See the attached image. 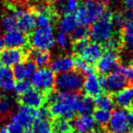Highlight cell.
Returning <instances> with one entry per match:
<instances>
[{"label": "cell", "instance_id": "1", "mask_svg": "<svg viewBox=\"0 0 133 133\" xmlns=\"http://www.w3.org/2000/svg\"><path fill=\"white\" fill-rule=\"evenodd\" d=\"M46 100L49 102L48 110L55 118L73 119L78 110L80 96L75 92H48Z\"/></svg>", "mask_w": 133, "mask_h": 133}, {"label": "cell", "instance_id": "2", "mask_svg": "<svg viewBox=\"0 0 133 133\" xmlns=\"http://www.w3.org/2000/svg\"><path fill=\"white\" fill-rule=\"evenodd\" d=\"M107 9V5L100 0H86L80 3L75 16L80 25L89 26L100 20Z\"/></svg>", "mask_w": 133, "mask_h": 133}, {"label": "cell", "instance_id": "3", "mask_svg": "<svg viewBox=\"0 0 133 133\" xmlns=\"http://www.w3.org/2000/svg\"><path fill=\"white\" fill-rule=\"evenodd\" d=\"M113 13L106 9L100 20L95 22L89 27V38L93 42L104 44L114 35V25L112 24Z\"/></svg>", "mask_w": 133, "mask_h": 133}, {"label": "cell", "instance_id": "4", "mask_svg": "<svg viewBox=\"0 0 133 133\" xmlns=\"http://www.w3.org/2000/svg\"><path fill=\"white\" fill-rule=\"evenodd\" d=\"M28 38L29 44L34 49L49 51L55 44L53 25L37 26L29 34Z\"/></svg>", "mask_w": 133, "mask_h": 133}, {"label": "cell", "instance_id": "5", "mask_svg": "<svg viewBox=\"0 0 133 133\" xmlns=\"http://www.w3.org/2000/svg\"><path fill=\"white\" fill-rule=\"evenodd\" d=\"M84 78L79 72L70 71L64 74H57L55 80V86L57 91L60 92H75L82 89Z\"/></svg>", "mask_w": 133, "mask_h": 133}, {"label": "cell", "instance_id": "6", "mask_svg": "<svg viewBox=\"0 0 133 133\" xmlns=\"http://www.w3.org/2000/svg\"><path fill=\"white\" fill-rule=\"evenodd\" d=\"M56 76L54 72L47 67L37 69L30 78V84L33 89L41 91L42 93H48L55 86Z\"/></svg>", "mask_w": 133, "mask_h": 133}, {"label": "cell", "instance_id": "7", "mask_svg": "<svg viewBox=\"0 0 133 133\" xmlns=\"http://www.w3.org/2000/svg\"><path fill=\"white\" fill-rule=\"evenodd\" d=\"M8 9L15 13L16 17V29L24 32L26 34H30L37 27V19L36 15L31 8L19 9L13 5H8Z\"/></svg>", "mask_w": 133, "mask_h": 133}, {"label": "cell", "instance_id": "8", "mask_svg": "<svg viewBox=\"0 0 133 133\" xmlns=\"http://www.w3.org/2000/svg\"><path fill=\"white\" fill-rule=\"evenodd\" d=\"M100 82L103 90H106L108 92L116 93L128 86V80L121 75L120 74L112 71L107 75H101Z\"/></svg>", "mask_w": 133, "mask_h": 133}, {"label": "cell", "instance_id": "9", "mask_svg": "<svg viewBox=\"0 0 133 133\" xmlns=\"http://www.w3.org/2000/svg\"><path fill=\"white\" fill-rule=\"evenodd\" d=\"M37 117H38L37 110L25 105H21L12 115L10 121L16 122L24 129L29 130L32 128V125L37 119Z\"/></svg>", "mask_w": 133, "mask_h": 133}, {"label": "cell", "instance_id": "10", "mask_svg": "<svg viewBox=\"0 0 133 133\" xmlns=\"http://www.w3.org/2000/svg\"><path fill=\"white\" fill-rule=\"evenodd\" d=\"M110 133H128L130 128L126 118V111L122 109H117L110 113V117L106 125Z\"/></svg>", "mask_w": 133, "mask_h": 133}, {"label": "cell", "instance_id": "11", "mask_svg": "<svg viewBox=\"0 0 133 133\" xmlns=\"http://www.w3.org/2000/svg\"><path fill=\"white\" fill-rule=\"evenodd\" d=\"M27 54L22 48L7 47L0 51V65L14 67L26 59Z\"/></svg>", "mask_w": 133, "mask_h": 133}, {"label": "cell", "instance_id": "12", "mask_svg": "<svg viewBox=\"0 0 133 133\" xmlns=\"http://www.w3.org/2000/svg\"><path fill=\"white\" fill-rule=\"evenodd\" d=\"M2 39L4 45L11 48H24L29 44L28 34L24 33L19 29L7 31Z\"/></svg>", "mask_w": 133, "mask_h": 133}, {"label": "cell", "instance_id": "13", "mask_svg": "<svg viewBox=\"0 0 133 133\" xmlns=\"http://www.w3.org/2000/svg\"><path fill=\"white\" fill-rule=\"evenodd\" d=\"M118 63V53L104 51L101 57L96 63V69L101 75H107L114 70Z\"/></svg>", "mask_w": 133, "mask_h": 133}, {"label": "cell", "instance_id": "14", "mask_svg": "<svg viewBox=\"0 0 133 133\" xmlns=\"http://www.w3.org/2000/svg\"><path fill=\"white\" fill-rule=\"evenodd\" d=\"M19 101L22 105L38 110V109L42 108L47 100H46V95L44 93L30 88L27 92L20 95Z\"/></svg>", "mask_w": 133, "mask_h": 133}, {"label": "cell", "instance_id": "15", "mask_svg": "<svg viewBox=\"0 0 133 133\" xmlns=\"http://www.w3.org/2000/svg\"><path fill=\"white\" fill-rule=\"evenodd\" d=\"M75 68V59L70 55H60L54 58L49 63V69L54 74H64Z\"/></svg>", "mask_w": 133, "mask_h": 133}, {"label": "cell", "instance_id": "16", "mask_svg": "<svg viewBox=\"0 0 133 133\" xmlns=\"http://www.w3.org/2000/svg\"><path fill=\"white\" fill-rule=\"evenodd\" d=\"M104 53V47L101 44L96 42H89L86 48L79 54V57L89 64H94L98 62Z\"/></svg>", "mask_w": 133, "mask_h": 133}, {"label": "cell", "instance_id": "17", "mask_svg": "<svg viewBox=\"0 0 133 133\" xmlns=\"http://www.w3.org/2000/svg\"><path fill=\"white\" fill-rule=\"evenodd\" d=\"M71 124L73 133H89L96 126V122L90 114H79Z\"/></svg>", "mask_w": 133, "mask_h": 133}, {"label": "cell", "instance_id": "18", "mask_svg": "<svg viewBox=\"0 0 133 133\" xmlns=\"http://www.w3.org/2000/svg\"><path fill=\"white\" fill-rule=\"evenodd\" d=\"M82 89L86 95L92 98L102 93L103 88L100 82V76H98L94 72L88 74L83 81Z\"/></svg>", "mask_w": 133, "mask_h": 133}, {"label": "cell", "instance_id": "19", "mask_svg": "<svg viewBox=\"0 0 133 133\" xmlns=\"http://www.w3.org/2000/svg\"><path fill=\"white\" fill-rule=\"evenodd\" d=\"M37 70V66L31 60H24L13 67V74L18 81L28 80Z\"/></svg>", "mask_w": 133, "mask_h": 133}, {"label": "cell", "instance_id": "20", "mask_svg": "<svg viewBox=\"0 0 133 133\" xmlns=\"http://www.w3.org/2000/svg\"><path fill=\"white\" fill-rule=\"evenodd\" d=\"M16 78L10 67L0 65V90L4 92H11L14 91Z\"/></svg>", "mask_w": 133, "mask_h": 133}, {"label": "cell", "instance_id": "21", "mask_svg": "<svg viewBox=\"0 0 133 133\" xmlns=\"http://www.w3.org/2000/svg\"><path fill=\"white\" fill-rule=\"evenodd\" d=\"M115 104L120 109H128L133 105V86H126L115 93Z\"/></svg>", "mask_w": 133, "mask_h": 133}, {"label": "cell", "instance_id": "22", "mask_svg": "<svg viewBox=\"0 0 133 133\" xmlns=\"http://www.w3.org/2000/svg\"><path fill=\"white\" fill-rule=\"evenodd\" d=\"M29 57L31 61L35 63V65L39 68L46 67L48 64H49L51 61V56L48 51H44V50H37L33 49L29 53Z\"/></svg>", "mask_w": 133, "mask_h": 133}, {"label": "cell", "instance_id": "23", "mask_svg": "<svg viewBox=\"0 0 133 133\" xmlns=\"http://www.w3.org/2000/svg\"><path fill=\"white\" fill-rule=\"evenodd\" d=\"M120 29L119 35L122 41V45H125L133 51V20L127 21Z\"/></svg>", "mask_w": 133, "mask_h": 133}, {"label": "cell", "instance_id": "24", "mask_svg": "<svg viewBox=\"0 0 133 133\" xmlns=\"http://www.w3.org/2000/svg\"><path fill=\"white\" fill-rule=\"evenodd\" d=\"M57 24H59V28L60 32L66 33L67 35L72 33L73 30L78 25L75 14L64 15L62 19H59Z\"/></svg>", "mask_w": 133, "mask_h": 133}, {"label": "cell", "instance_id": "25", "mask_svg": "<svg viewBox=\"0 0 133 133\" xmlns=\"http://www.w3.org/2000/svg\"><path fill=\"white\" fill-rule=\"evenodd\" d=\"M94 102L95 106L98 109L108 110V111L113 110L114 106H115L114 99L109 94H106V93H100L98 96L95 97Z\"/></svg>", "mask_w": 133, "mask_h": 133}, {"label": "cell", "instance_id": "26", "mask_svg": "<svg viewBox=\"0 0 133 133\" xmlns=\"http://www.w3.org/2000/svg\"><path fill=\"white\" fill-rule=\"evenodd\" d=\"M53 131L56 133H73L72 124L69 119L63 118H56L52 124Z\"/></svg>", "mask_w": 133, "mask_h": 133}, {"label": "cell", "instance_id": "27", "mask_svg": "<svg viewBox=\"0 0 133 133\" xmlns=\"http://www.w3.org/2000/svg\"><path fill=\"white\" fill-rule=\"evenodd\" d=\"M95 102L92 97L86 95L85 97H80L79 104H78V110L80 114H90L94 111Z\"/></svg>", "mask_w": 133, "mask_h": 133}, {"label": "cell", "instance_id": "28", "mask_svg": "<svg viewBox=\"0 0 133 133\" xmlns=\"http://www.w3.org/2000/svg\"><path fill=\"white\" fill-rule=\"evenodd\" d=\"M52 125L49 122L48 119H40L37 118L32 125L31 130L35 133H46L51 130Z\"/></svg>", "mask_w": 133, "mask_h": 133}, {"label": "cell", "instance_id": "29", "mask_svg": "<svg viewBox=\"0 0 133 133\" xmlns=\"http://www.w3.org/2000/svg\"><path fill=\"white\" fill-rule=\"evenodd\" d=\"M92 117L96 124L100 125V126H106L108 119H109L110 112L108 110H101V109H97L96 110L93 111Z\"/></svg>", "mask_w": 133, "mask_h": 133}, {"label": "cell", "instance_id": "30", "mask_svg": "<svg viewBox=\"0 0 133 133\" xmlns=\"http://www.w3.org/2000/svg\"><path fill=\"white\" fill-rule=\"evenodd\" d=\"M10 10V9H9ZM2 26L5 31H10L13 29H16V17L15 13L10 10V13L5 15L2 18Z\"/></svg>", "mask_w": 133, "mask_h": 133}, {"label": "cell", "instance_id": "31", "mask_svg": "<svg viewBox=\"0 0 133 133\" xmlns=\"http://www.w3.org/2000/svg\"><path fill=\"white\" fill-rule=\"evenodd\" d=\"M113 71L120 74L128 81L133 80V65L131 64H125V63L118 64L117 63Z\"/></svg>", "mask_w": 133, "mask_h": 133}, {"label": "cell", "instance_id": "32", "mask_svg": "<svg viewBox=\"0 0 133 133\" xmlns=\"http://www.w3.org/2000/svg\"><path fill=\"white\" fill-rule=\"evenodd\" d=\"M79 5V0H66V2L61 6L60 11L63 13V15L75 14Z\"/></svg>", "mask_w": 133, "mask_h": 133}, {"label": "cell", "instance_id": "33", "mask_svg": "<svg viewBox=\"0 0 133 133\" xmlns=\"http://www.w3.org/2000/svg\"><path fill=\"white\" fill-rule=\"evenodd\" d=\"M87 37H89V26L87 25H78L71 33V40L73 41L87 38Z\"/></svg>", "mask_w": 133, "mask_h": 133}, {"label": "cell", "instance_id": "34", "mask_svg": "<svg viewBox=\"0 0 133 133\" xmlns=\"http://www.w3.org/2000/svg\"><path fill=\"white\" fill-rule=\"evenodd\" d=\"M75 68H77L78 72H79L80 74H84L86 75L93 72V68L91 67V64L86 63L80 57L75 59Z\"/></svg>", "mask_w": 133, "mask_h": 133}, {"label": "cell", "instance_id": "35", "mask_svg": "<svg viewBox=\"0 0 133 133\" xmlns=\"http://www.w3.org/2000/svg\"><path fill=\"white\" fill-rule=\"evenodd\" d=\"M13 108V102L9 98L0 97V118L7 116Z\"/></svg>", "mask_w": 133, "mask_h": 133}, {"label": "cell", "instance_id": "36", "mask_svg": "<svg viewBox=\"0 0 133 133\" xmlns=\"http://www.w3.org/2000/svg\"><path fill=\"white\" fill-rule=\"evenodd\" d=\"M55 42L57 43V46L60 49H67L69 46V44H70L71 39L67 34L63 33V32H59L57 35V36H56Z\"/></svg>", "mask_w": 133, "mask_h": 133}, {"label": "cell", "instance_id": "37", "mask_svg": "<svg viewBox=\"0 0 133 133\" xmlns=\"http://www.w3.org/2000/svg\"><path fill=\"white\" fill-rule=\"evenodd\" d=\"M30 88H31V84L30 82H28V80H20L16 82L14 91L16 94L22 95L25 92H27Z\"/></svg>", "mask_w": 133, "mask_h": 133}, {"label": "cell", "instance_id": "38", "mask_svg": "<svg viewBox=\"0 0 133 133\" xmlns=\"http://www.w3.org/2000/svg\"><path fill=\"white\" fill-rule=\"evenodd\" d=\"M89 42H90V41H89V37L83 38V39H79V40L73 41V44H72L73 53L79 55V54L85 49L86 46L89 44Z\"/></svg>", "mask_w": 133, "mask_h": 133}, {"label": "cell", "instance_id": "39", "mask_svg": "<svg viewBox=\"0 0 133 133\" xmlns=\"http://www.w3.org/2000/svg\"><path fill=\"white\" fill-rule=\"evenodd\" d=\"M7 129L8 133H25L23 127H21L19 124H18L13 121H10L7 123Z\"/></svg>", "mask_w": 133, "mask_h": 133}, {"label": "cell", "instance_id": "40", "mask_svg": "<svg viewBox=\"0 0 133 133\" xmlns=\"http://www.w3.org/2000/svg\"><path fill=\"white\" fill-rule=\"evenodd\" d=\"M126 118L130 128H133V110H129L126 111Z\"/></svg>", "mask_w": 133, "mask_h": 133}, {"label": "cell", "instance_id": "41", "mask_svg": "<svg viewBox=\"0 0 133 133\" xmlns=\"http://www.w3.org/2000/svg\"><path fill=\"white\" fill-rule=\"evenodd\" d=\"M35 1H37V0H12L13 3L15 2V3H18L21 5H27L29 3H31V2H35Z\"/></svg>", "mask_w": 133, "mask_h": 133}, {"label": "cell", "instance_id": "42", "mask_svg": "<svg viewBox=\"0 0 133 133\" xmlns=\"http://www.w3.org/2000/svg\"><path fill=\"white\" fill-rule=\"evenodd\" d=\"M123 3L128 9L133 10V0H123Z\"/></svg>", "mask_w": 133, "mask_h": 133}, {"label": "cell", "instance_id": "43", "mask_svg": "<svg viewBox=\"0 0 133 133\" xmlns=\"http://www.w3.org/2000/svg\"><path fill=\"white\" fill-rule=\"evenodd\" d=\"M89 133H106V132L104 130H100V129H94V130H92Z\"/></svg>", "mask_w": 133, "mask_h": 133}, {"label": "cell", "instance_id": "44", "mask_svg": "<svg viewBox=\"0 0 133 133\" xmlns=\"http://www.w3.org/2000/svg\"><path fill=\"white\" fill-rule=\"evenodd\" d=\"M0 133H8V131H7V126L0 127Z\"/></svg>", "mask_w": 133, "mask_h": 133}, {"label": "cell", "instance_id": "45", "mask_svg": "<svg viewBox=\"0 0 133 133\" xmlns=\"http://www.w3.org/2000/svg\"><path fill=\"white\" fill-rule=\"evenodd\" d=\"M4 47V42H3V39L0 37V51H1L2 49H3Z\"/></svg>", "mask_w": 133, "mask_h": 133}, {"label": "cell", "instance_id": "46", "mask_svg": "<svg viewBox=\"0 0 133 133\" xmlns=\"http://www.w3.org/2000/svg\"><path fill=\"white\" fill-rule=\"evenodd\" d=\"M57 1H60V0H48V3H54V2H57Z\"/></svg>", "mask_w": 133, "mask_h": 133}, {"label": "cell", "instance_id": "47", "mask_svg": "<svg viewBox=\"0 0 133 133\" xmlns=\"http://www.w3.org/2000/svg\"><path fill=\"white\" fill-rule=\"evenodd\" d=\"M25 133H35V132H34V131H33V130H30V129H29V130H27V132H25Z\"/></svg>", "mask_w": 133, "mask_h": 133}, {"label": "cell", "instance_id": "48", "mask_svg": "<svg viewBox=\"0 0 133 133\" xmlns=\"http://www.w3.org/2000/svg\"><path fill=\"white\" fill-rule=\"evenodd\" d=\"M109 1H110V0H103V2H104V3L106 4V5H107V4H108Z\"/></svg>", "mask_w": 133, "mask_h": 133}, {"label": "cell", "instance_id": "49", "mask_svg": "<svg viewBox=\"0 0 133 133\" xmlns=\"http://www.w3.org/2000/svg\"><path fill=\"white\" fill-rule=\"evenodd\" d=\"M46 133H56L55 131H52V130H49V131H48V132H46Z\"/></svg>", "mask_w": 133, "mask_h": 133}, {"label": "cell", "instance_id": "50", "mask_svg": "<svg viewBox=\"0 0 133 133\" xmlns=\"http://www.w3.org/2000/svg\"><path fill=\"white\" fill-rule=\"evenodd\" d=\"M130 133H133V128H131V130H130Z\"/></svg>", "mask_w": 133, "mask_h": 133}]
</instances>
